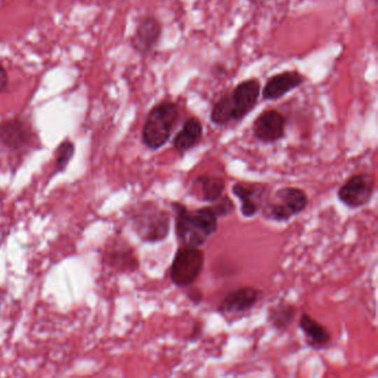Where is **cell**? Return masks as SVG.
Listing matches in <instances>:
<instances>
[{
  "mask_svg": "<svg viewBox=\"0 0 378 378\" xmlns=\"http://www.w3.org/2000/svg\"><path fill=\"white\" fill-rule=\"evenodd\" d=\"M104 260L108 265L118 271H134L138 268V260L134 250L128 247H117L106 252Z\"/></svg>",
  "mask_w": 378,
  "mask_h": 378,
  "instance_id": "e0dca14e",
  "label": "cell"
},
{
  "mask_svg": "<svg viewBox=\"0 0 378 378\" xmlns=\"http://www.w3.org/2000/svg\"><path fill=\"white\" fill-rule=\"evenodd\" d=\"M163 27L155 15H146L136 24L130 38L131 48L142 57L151 56L162 38Z\"/></svg>",
  "mask_w": 378,
  "mask_h": 378,
  "instance_id": "8992f818",
  "label": "cell"
},
{
  "mask_svg": "<svg viewBox=\"0 0 378 378\" xmlns=\"http://www.w3.org/2000/svg\"><path fill=\"white\" fill-rule=\"evenodd\" d=\"M203 138V125L195 117H189L182 125L181 130L176 133L172 140L174 150L178 153H187L197 147Z\"/></svg>",
  "mask_w": 378,
  "mask_h": 378,
  "instance_id": "4fadbf2b",
  "label": "cell"
},
{
  "mask_svg": "<svg viewBox=\"0 0 378 378\" xmlns=\"http://www.w3.org/2000/svg\"><path fill=\"white\" fill-rule=\"evenodd\" d=\"M171 206L176 215V239L181 246L201 248L218 231V218L210 207L191 210L180 203Z\"/></svg>",
  "mask_w": 378,
  "mask_h": 378,
  "instance_id": "6da1fadb",
  "label": "cell"
},
{
  "mask_svg": "<svg viewBox=\"0 0 378 378\" xmlns=\"http://www.w3.org/2000/svg\"><path fill=\"white\" fill-rule=\"evenodd\" d=\"M261 292L253 286H242L225 296L218 311L222 314H241L255 307Z\"/></svg>",
  "mask_w": 378,
  "mask_h": 378,
  "instance_id": "30bf717a",
  "label": "cell"
},
{
  "mask_svg": "<svg viewBox=\"0 0 378 378\" xmlns=\"http://www.w3.org/2000/svg\"><path fill=\"white\" fill-rule=\"evenodd\" d=\"M187 296L188 299H189L192 303H195V305H199L200 302H202V292H201L200 290H197V289H195V290H191V291L188 292Z\"/></svg>",
  "mask_w": 378,
  "mask_h": 378,
  "instance_id": "603a6c76",
  "label": "cell"
},
{
  "mask_svg": "<svg viewBox=\"0 0 378 378\" xmlns=\"http://www.w3.org/2000/svg\"><path fill=\"white\" fill-rule=\"evenodd\" d=\"M210 119L216 126H227L234 123L230 93H225L216 101L211 110Z\"/></svg>",
  "mask_w": 378,
  "mask_h": 378,
  "instance_id": "d6986e66",
  "label": "cell"
},
{
  "mask_svg": "<svg viewBox=\"0 0 378 378\" xmlns=\"http://www.w3.org/2000/svg\"><path fill=\"white\" fill-rule=\"evenodd\" d=\"M204 262V254L200 248L180 247L171 263V281L178 288H189L200 277Z\"/></svg>",
  "mask_w": 378,
  "mask_h": 378,
  "instance_id": "277c9868",
  "label": "cell"
},
{
  "mask_svg": "<svg viewBox=\"0 0 378 378\" xmlns=\"http://www.w3.org/2000/svg\"><path fill=\"white\" fill-rule=\"evenodd\" d=\"M193 187L197 189L199 199L214 204L223 196L225 180L214 175L203 174L195 178Z\"/></svg>",
  "mask_w": 378,
  "mask_h": 378,
  "instance_id": "5bb4252c",
  "label": "cell"
},
{
  "mask_svg": "<svg viewBox=\"0 0 378 378\" xmlns=\"http://www.w3.org/2000/svg\"><path fill=\"white\" fill-rule=\"evenodd\" d=\"M131 225L144 242H161L170 233L171 215L153 203H146L131 216Z\"/></svg>",
  "mask_w": 378,
  "mask_h": 378,
  "instance_id": "3957f363",
  "label": "cell"
},
{
  "mask_svg": "<svg viewBox=\"0 0 378 378\" xmlns=\"http://www.w3.org/2000/svg\"><path fill=\"white\" fill-rule=\"evenodd\" d=\"M274 199L288 209L293 216L305 212L309 206V196L302 188H281L275 193Z\"/></svg>",
  "mask_w": 378,
  "mask_h": 378,
  "instance_id": "9a60e30c",
  "label": "cell"
},
{
  "mask_svg": "<svg viewBox=\"0 0 378 378\" xmlns=\"http://www.w3.org/2000/svg\"><path fill=\"white\" fill-rule=\"evenodd\" d=\"M210 208L214 210L218 218L227 217L235 210V205L229 196H222L221 198L214 203Z\"/></svg>",
  "mask_w": 378,
  "mask_h": 378,
  "instance_id": "44dd1931",
  "label": "cell"
},
{
  "mask_svg": "<svg viewBox=\"0 0 378 378\" xmlns=\"http://www.w3.org/2000/svg\"><path fill=\"white\" fill-rule=\"evenodd\" d=\"M8 83V72L5 69V66L3 64H0V93H3L7 89Z\"/></svg>",
  "mask_w": 378,
  "mask_h": 378,
  "instance_id": "7402d4cb",
  "label": "cell"
},
{
  "mask_svg": "<svg viewBox=\"0 0 378 378\" xmlns=\"http://www.w3.org/2000/svg\"><path fill=\"white\" fill-rule=\"evenodd\" d=\"M261 82L256 78H251L239 83L230 92L234 123L241 122L253 111L261 98Z\"/></svg>",
  "mask_w": 378,
  "mask_h": 378,
  "instance_id": "52a82bcc",
  "label": "cell"
},
{
  "mask_svg": "<svg viewBox=\"0 0 378 378\" xmlns=\"http://www.w3.org/2000/svg\"><path fill=\"white\" fill-rule=\"evenodd\" d=\"M75 153V145L70 140H64L59 147L57 148L56 157V170L62 172L67 165L69 164L70 159L74 157Z\"/></svg>",
  "mask_w": 378,
  "mask_h": 378,
  "instance_id": "ffe728a7",
  "label": "cell"
},
{
  "mask_svg": "<svg viewBox=\"0 0 378 378\" xmlns=\"http://www.w3.org/2000/svg\"><path fill=\"white\" fill-rule=\"evenodd\" d=\"M31 138V127L24 119H7L0 124V142L9 150H22L29 144Z\"/></svg>",
  "mask_w": 378,
  "mask_h": 378,
  "instance_id": "7c38bea8",
  "label": "cell"
},
{
  "mask_svg": "<svg viewBox=\"0 0 378 378\" xmlns=\"http://www.w3.org/2000/svg\"><path fill=\"white\" fill-rule=\"evenodd\" d=\"M300 328L309 340L311 347L323 349L330 342V334L328 328L314 320L311 315L303 313L300 319Z\"/></svg>",
  "mask_w": 378,
  "mask_h": 378,
  "instance_id": "2e32d148",
  "label": "cell"
},
{
  "mask_svg": "<svg viewBox=\"0 0 378 378\" xmlns=\"http://www.w3.org/2000/svg\"><path fill=\"white\" fill-rule=\"evenodd\" d=\"M212 72H214V74H216V75H218V77H221V74L222 75H224L225 72H227V70H225L224 64H214V68H212Z\"/></svg>",
  "mask_w": 378,
  "mask_h": 378,
  "instance_id": "cb8c5ba5",
  "label": "cell"
},
{
  "mask_svg": "<svg viewBox=\"0 0 378 378\" xmlns=\"http://www.w3.org/2000/svg\"><path fill=\"white\" fill-rule=\"evenodd\" d=\"M178 106L172 101H161L149 113L142 129V142L151 151H157L170 140L178 119Z\"/></svg>",
  "mask_w": 378,
  "mask_h": 378,
  "instance_id": "7a4b0ae2",
  "label": "cell"
},
{
  "mask_svg": "<svg viewBox=\"0 0 378 378\" xmlns=\"http://www.w3.org/2000/svg\"><path fill=\"white\" fill-rule=\"evenodd\" d=\"M232 193L241 203V214L244 218L255 217L263 207V186L256 184L235 183L232 186Z\"/></svg>",
  "mask_w": 378,
  "mask_h": 378,
  "instance_id": "8fae6325",
  "label": "cell"
},
{
  "mask_svg": "<svg viewBox=\"0 0 378 378\" xmlns=\"http://www.w3.org/2000/svg\"><path fill=\"white\" fill-rule=\"evenodd\" d=\"M295 314L296 307L293 305L288 302H280L270 307L267 312V321L272 328L283 332L290 328V324L293 323Z\"/></svg>",
  "mask_w": 378,
  "mask_h": 378,
  "instance_id": "ac0fdd59",
  "label": "cell"
},
{
  "mask_svg": "<svg viewBox=\"0 0 378 378\" xmlns=\"http://www.w3.org/2000/svg\"><path fill=\"white\" fill-rule=\"evenodd\" d=\"M307 81V77L300 71H283L267 79L261 91V96L265 101H277L286 94L301 87Z\"/></svg>",
  "mask_w": 378,
  "mask_h": 378,
  "instance_id": "9c48e42d",
  "label": "cell"
},
{
  "mask_svg": "<svg viewBox=\"0 0 378 378\" xmlns=\"http://www.w3.org/2000/svg\"><path fill=\"white\" fill-rule=\"evenodd\" d=\"M288 117L279 110L269 109L258 114L253 122L254 138L264 144L276 143L286 132Z\"/></svg>",
  "mask_w": 378,
  "mask_h": 378,
  "instance_id": "ba28073f",
  "label": "cell"
},
{
  "mask_svg": "<svg viewBox=\"0 0 378 378\" xmlns=\"http://www.w3.org/2000/svg\"><path fill=\"white\" fill-rule=\"evenodd\" d=\"M372 1H374V3H377V0H372Z\"/></svg>",
  "mask_w": 378,
  "mask_h": 378,
  "instance_id": "d4e9b609",
  "label": "cell"
},
{
  "mask_svg": "<svg viewBox=\"0 0 378 378\" xmlns=\"http://www.w3.org/2000/svg\"><path fill=\"white\" fill-rule=\"evenodd\" d=\"M376 191L373 175L368 173L355 174L340 187L337 197L347 208L358 209L370 204Z\"/></svg>",
  "mask_w": 378,
  "mask_h": 378,
  "instance_id": "5b68a950",
  "label": "cell"
}]
</instances>
